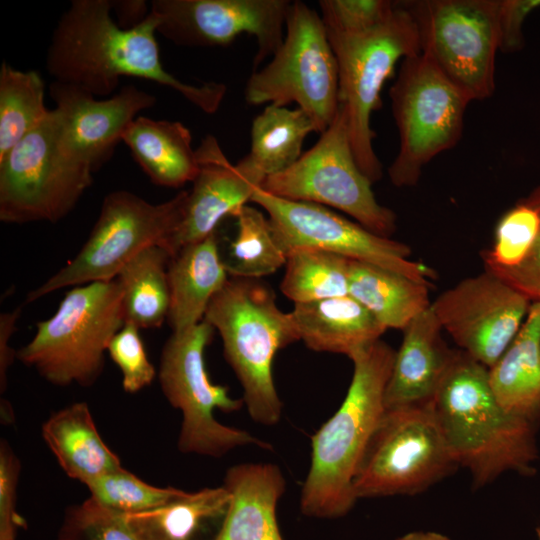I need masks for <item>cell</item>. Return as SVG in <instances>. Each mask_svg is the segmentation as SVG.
Returning a JSON list of instances; mask_svg holds the SVG:
<instances>
[{"mask_svg":"<svg viewBox=\"0 0 540 540\" xmlns=\"http://www.w3.org/2000/svg\"><path fill=\"white\" fill-rule=\"evenodd\" d=\"M109 0H73L54 29L46 67L55 81L96 96L111 94L122 76L143 78L174 89L205 113H215L225 84L185 83L163 67L155 35L158 17L150 10L139 25L124 29L111 16Z\"/></svg>","mask_w":540,"mask_h":540,"instance_id":"obj_1","label":"cell"},{"mask_svg":"<svg viewBox=\"0 0 540 540\" xmlns=\"http://www.w3.org/2000/svg\"><path fill=\"white\" fill-rule=\"evenodd\" d=\"M433 408L457 465L475 487L511 471L536 472V423L507 412L496 400L486 366L466 352L456 354L433 399Z\"/></svg>","mask_w":540,"mask_h":540,"instance_id":"obj_2","label":"cell"},{"mask_svg":"<svg viewBox=\"0 0 540 540\" xmlns=\"http://www.w3.org/2000/svg\"><path fill=\"white\" fill-rule=\"evenodd\" d=\"M395 355L379 339L350 358L354 371L344 401L311 438V463L300 493L303 515L339 518L357 501L354 479L385 411V390Z\"/></svg>","mask_w":540,"mask_h":540,"instance_id":"obj_3","label":"cell"},{"mask_svg":"<svg viewBox=\"0 0 540 540\" xmlns=\"http://www.w3.org/2000/svg\"><path fill=\"white\" fill-rule=\"evenodd\" d=\"M203 320L222 339L250 417L261 425H276L282 402L273 380V360L280 349L299 338L289 313L277 306L272 288L260 279L229 277Z\"/></svg>","mask_w":540,"mask_h":540,"instance_id":"obj_4","label":"cell"},{"mask_svg":"<svg viewBox=\"0 0 540 540\" xmlns=\"http://www.w3.org/2000/svg\"><path fill=\"white\" fill-rule=\"evenodd\" d=\"M124 323L117 278L75 286L49 319L36 324L16 358L53 385L88 387L101 375L108 345Z\"/></svg>","mask_w":540,"mask_h":540,"instance_id":"obj_5","label":"cell"},{"mask_svg":"<svg viewBox=\"0 0 540 540\" xmlns=\"http://www.w3.org/2000/svg\"><path fill=\"white\" fill-rule=\"evenodd\" d=\"M214 332L205 320L185 330L172 331L161 352V390L182 415L178 449L217 458L246 445L271 449L269 443L215 418V410L235 412L244 402L233 398L227 387L214 384L208 376L204 355Z\"/></svg>","mask_w":540,"mask_h":540,"instance_id":"obj_6","label":"cell"},{"mask_svg":"<svg viewBox=\"0 0 540 540\" xmlns=\"http://www.w3.org/2000/svg\"><path fill=\"white\" fill-rule=\"evenodd\" d=\"M384 24L362 33L327 32L339 75V105L344 109L358 166L374 183L382 177L374 151L372 113L381 105L380 93L399 60L421 53L419 35L409 12L399 2Z\"/></svg>","mask_w":540,"mask_h":540,"instance_id":"obj_7","label":"cell"},{"mask_svg":"<svg viewBox=\"0 0 540 540\" xmlns=\"http://www.w3.org/2000/svg\"><path fill=\"white\" fill-rule=\"evenodd\" d=\"M251 105L296 103L323 133L339 109V75L335 54L322 18L302 1L288 11L281 46L271 61L246 82Z\"/></svg>","mask_w":540,"mask_h":540,"instance_id":"obj_8","label":"cell"},{"mask_svg":"<svg viewBox=\"0 0 540 540\" xmlns=\"http://www.w3.org/2000/svg\"><path fill=\"white\" fill-rule=\"evenodd\" d=\"M187 194L181 191L159 204L125 190L108 194L78 254L30 291L26 302L68 286L113 280L144 249L153 245L164 247L182 220Z\"/></svg>","mask_w":540,"mask_h":540,"instance_id":"obj_9","label":"cell"},{"mask_svg":"<svg viewBox=\"0 0 540 540\" xmlns=\"http://www.w3.org/2000/svg\"><path fill=\"white\" fill-rule=\"evenodd\" d=\"M389 96L399 150L388 176L396 187H411L427 163L458 143L471 101L421 53L401 61Z\"/></svg>","mask_w":540,"mask_h":540,"instance_id":"obj_10","label":"cell"},{"mask_svg":"<svg viewBox=\"0 0 540 540\" xmlns=\"http://www.w3.org/2000/svg\"><path fill=\"white\" fill-rule=\"evenodd\" d=\"M399 4L417 27L421 54L470 101L495 90L499 0H415Z\"/></svg>","mask_w":540,"mask_h":540,"instance_id":"obj_11","label":"cell"},{"mask_svg":"<svg viewBox=\"0 0 540 540\" xmlns=\"http://www.w3.org/2000/svg\"><path fill=\"white\" fill-rule=\"evenodd\" d=\"M458 466L433 402L385 409L353 483L355 497L412 495Z\"/></svg>","mask_w":540,"mask_h":540,"instance_id":"obj_12","label":"cell"},{"mask_svg":"<svg viewBox=\"0 0 540 540\" xmlns=\"http://www.w3.org/2000/svg\"><path fill=\"white\" fill-rule=\"evenodd\" d=\"M93 169L59 140L54 110L0 159V220L57 222L93 182Z\"/></svg>","mask_w":540,"mask_h":540,"instance_id":"obj_13","label":"cell"},{"mask_svg":"<svg viewBox=\"0 0 540 540\" xmlns=\"http://www.w3.org/2000/svg\"><path fill=\"white\" fill-rule=\"evenodd\" d=\"M372 184L357 164L346 113L339 105L317 143L288 169L267 177L261 188L283 199L334 207L389 238L396 230V215L376 200Z\"/></svg>","mask_w":540,"mask_h":540,"instance_id":"obj_14","label":"cell"},{"mask_svg":"<svg viewBox=\"0 0 540 540\" xmlns=\"http://www.w3.org/2000/svg\"><path fill=\"white\" fill-rule=\"evenodd\" d=\"M250 202L268 214L274 237L286 256L298 248H318L430 286L431 270L409 259L408 245L377 235L325 206L283 199L261 187L256 188Z\"/></svg>","mask_w":540,"mask_h":540,"instance_id":"obj_15","label":"cell"},{"mask_svg":"<svg viewBox=\"0 0 540 540\" xmlns=\"http://www.w3.org/2000/svg\"><path fill=\"white\" fill-rule=\"evenodd\" d=\"M292 1L289 0H153L157 32L176 45L215 47L241 34L256 38L254 71L281 46Z\"/></svg>","mask_w":540,"mask_h":540,"instance_id":"obj_16","label":"cell"},{"mask_svg":"<svg viewBox=\"0 0 540 540\" xmlns=\"http://www.w3.org/2000/svg\"><path fill=\"white\" fill-rule=\"evenodd\" d=\"M531 303L485 270L444 291L431 308L460 350L490 368L518 334Z\"/></svg>","mask_w":540,"mask_h":540,"instance_id":"obj_17","label":"cell"},{"mask_svg":"<svg viewBox=\"0 0 540 540\" xmlns=\"http://www.w3.org/2000/svg\"><path fill=\"white\" fill-rule=\"evenodd\" d=\"M49 92L56 104L53 110L63 149L94 172L110 158L136 115L156 102L153 95L133 85L105 100L58 81L50 84Z\"/></svg>","mask_w":540,"mask_h":540,"instance_id":"obj_18","label":"cell"},{"mask_svg":"<svg viewBox=\"0 0 540 540\" xmlns=\"http://www.w3.org/2000/svg\"><path fill=\"white\" fill-rule=\"evenodd\" d=\"M196 152L198 174L187 194L182 220L164 245L171 256L215 233L225 217H236L261 187L237 163L231 164L214 136H206Z\"/></svg>","mask_w":540,"mask_h":540,"instance_id":"obj_19","label":"cell"},{"mask_svg":"<svg viewBox=\"0 0 540 540\" xmlns=\"http://www.w3.org/2000/svg\"><path fill=\"white\" fill-rule=\"evenodd\" d=\"M431 306L403 330L384 396L385 409L433 402L456 354L442 337Z\"/></svg>","mask_w":540,"mask_h":540,"instance_id":"obj_20","label":"cell"},{"mask_svg":"<svg viewBox=\"0 0 540 540\" xmlns=\"http://www.w3.org/2000/svg\"><path fill=\"white\" fill-rule=\"evenodd\" d=\"M223 486L230 503L213 540H283L276 510L286 481L277 465H234L226 471Z\"/></svg>","mask_w":540,"mask_h":540,"instance_id":"obj_21","label":"cell"},{"mask_svg":"<svg viewBox=\"0 0 540 540\" xmlns=\"http://www.w3.org/2000/svg\"><path fill=\"white\" fill-rule=\"evenodd\" d=\"M289 315L299 340L309 349L349 358L379 340L387 330L349 294L296 303Z\"/></svg>","mask_w":540,"mask_h":540,"instance_id":"obj_22","label":"cell"},{"mask_svg":"<svg viewBox=\"0 0 540 540\" xmlns=\"http://www.w3.org/2000/svg\"><path fill=\"white\" fill-rule=\"evenodd\" d=\"M170 307L168 322L172 331L200 323L216 293L229 279L221 259L216 232L184 246L171 257L168 267Z\"/></svg>","mask_w":540,"mask_h":540,"instance_id":"obj_23","label":"cell"},{"mask_svg":"<svg viewBox=\"0 0 540 540\" xmlns=\"http://www.w3.org/2000/svg\"><path fill=\"white\" fill-rule=\"evenodd\" d=\"M42 436L66 475L86 486L122 467L100 436L85 402L53 413L42 425Z\"/></svg>","mask_w":540,"mask_h":540,"instance_id":"obj_24","label":"cell"},{"mask_svg":"<svg viewBox=\"0 0 540 540\" xmlns=\"http://www.w3.org/2000/svg\"><path fill=\"white\" fill-rule=\"evenodd\" d=\"M122 141L156 185L178 188L193 182L198 174L192 136L181 122L139 116L127 127Z\"/></svg>","mask_w":540,"mask_h":540,"instance_id":"obj_25","label":"cell"},{"mask_svg":"<svg viewBox=\"0 0 540 540\" xmlns=\"http://www.w3.org/2000/svg\"><path fill=\"white\" fill-rule=\"evenodd\" d=\"M540 302H532L518 334L490 368L489 382L504 410L540 420Z\"/></svg>","mask_w":540,"mask_h":540,"instance_id":"obj_26","label":"cell"},{"mask_svg":"<svg viewBox=\"0 0 540 540\" xmlns=\"http://www.w3.org/2000/svg\"><path fill=\"white\" fill-rule=\"evenodd\" d=\"M230 503L222 485L184 492L160 507L123 514L139 540H202L212 526H221Z\"/></svg>","mask_w":540,"mask_h":540,"instance_id":"obj_27","label":"cell"},{"mask_svg":"<svg viewBox=\"0 0 540 540\" xmlns=\"http://www.w3.org/2000/svg\"><path fill=\"white\" fill-rule=\"evenodd\" d=\"M312 132H317V127L301 108L269 104L254 118L250 151L238 165L263 184L301 157L303 143Z\"/></svg>","mask_w":540,"mask_h":540,"instance_id":"obj_28","label":"cell"},{"mask_svg":"<svg viewBox=\"0 0 540 540\" xmlns=\"http://www.w3.org/2000/svg\"><path fill=\"white\" fill-rule=\"evenodd\" d=\"M429 285L371 263L351 260L349 295L386 328L404 330L431 306Z\"/></svg>","mask_w":540,"mask_h":540,"instance_id":"obj_29","label":"cell"},{"mask_svg":"<svg viewBox=\"0 0 540 540\" xmlns=\"http://www.w3.org/2000/svg\"><path fill=\"white\" fill-rule=\"evenodd\" d=\"M170 253L160 245L150 246L136 255L116 277L122 290L125 323L139 329L160 327L168 318Z\"/></svg>","mask_w":540,"mask_h":540,"instance_id":"obj_30","label":"cell"},{"mask_svg":"<svg viewBox=\"0 0 540 540\" xmlns=\"http://www.w3.org/2000/svg\"><path fill=\"white\" fill-rule=\"evenodd\" d=\"M45 84L37 71H21L5 61L0 67V159L38 127L50 111Z\"/></svg>","mask_w":540,"mask_h":540,"instance_id":"obj_31","label":"cell"},{"mask_svg":"<svg viewBox=\"0 0 540 540\" xmlns=\"http://www.w3.org/2000/svg\"><path fill=\"white\" fill-rule=\"evenodd\" d=\"M350 261L318 248L295 249L287 255L280 289L294 304L348 295Z\"/></svg>","mask_w":540,"mask_h":540,"instance_id":"obj_32","label":"cell"},{"mask_svg":"<svg viewBox=\"0 0 540 540\" xmlns=\"http://www.w3.org/2000/svg\"><path fill=\"white\" fill-rule=\"evenodd\" d=\"M235 218L237 233L224 261L229 277L260 279L285 265L287 256L260 210L246 204Z\"/></svg>","mask_w":540,"mask_h":540,"instance_id":"obj_33","label":"cell"},{"mask_svg":"<svg viewBox=\"0 0 540 540\" xmlns=\"http://www.w3.org/2000/svg\"><path fill=\"white\" fill-rule=\"evenodd\" d=\"M540 232V213L524 198L499 219L491 249L482 252L487 268L512 269L530 253Z\"/></svg>","mask_w":540,"mask_h":540,"instance_id":"obj_34","label":"cell"},{"mask_svg":"<svg viewBox=\"0 0 540 540\" xmlns=\"http://www.w3.org/2000/svg\"><path fill=\"white\" fill-rule=\"evenodd\" d=\"M87 487L91 498L123 514L160 507L185 492L174 487L150 485L123 467L98 478Z\"/></svg>","mask_w":540,"mask_h":540,"instance_id":"obj_35","label":"cell"},{"mask_svg":"<svg viewBox=\"0 0 540 540\" xmlns=\"http://www.w3.org/2000/svg\"><path fill=\"white\" fill-rule=\"evenodd\" d=\"M58 540H139L122 513L89 497L67 513Z\"/></svg>","mask_w":540,"mask_h":540,"instance_id":"obj_36","label":"cell"},{"mask_svg":"<svg viewBox=\"0 0 540 540\" xmlns=\"http://www.w3.org/2000/svg\"><path fill=\"white\" fill-rule=\"evenodd\" d=\"M320 16L327 32L362 33L390 19L396 5L388 0H320Z\"/></svg>","mask_w":540,"mask_h":540,"instance_id":"obj_37","label":"cell"},{"mask_svg":"<svg viewBox=\"0 0 540 540\" xmlns=\"http://www.w3.org/2000/svg\"><path fill=\"white\" fill-rule=\"evenodd\" d=\"M139 328L124 323L111 339L107 352L122 373V387L127 393H136L150 385L156 370L149 361Z\"/></svg>","mask_w":540,"mask_h":540,"instance_id":"obj_38","label":"cell"},{"mask_svg":"<svg viewBox=\"0 0 540 540\" xmlns=\"http://www.w3.org/2000/svg\"><path fill=\"white\" fill-rule=\"evenodd\" d=\"M20 461L4 440L0 445V540H15L24 519L16 511L17 485Z\"/></svg>","mask_w":540,"mask_h":540,"instance_id":"obj_39","label":"cell"},{"mask_svg":"<svg viewBox=\"0 0 540 540\" xmlns=\"http://www.w3.org/2000/svg\"><path fill=\"white\" fill-rule=\"evenodd\" d=\"M524 199L540 213V186ZM485 270L524 294L531 302H540V232L530 253L519 266L512 269L485 267Z\"/></svg>","mask_w":540,"mask_h":540,"instance_id":"obj_40","label":"cell"},{"mask_svg":"<svg viewBox=\"0 0 540 540\" xmlns=\"http://www.w3.org/2000/svg\"><path fill=\"white\" fill-rule=\"evenodd\" d=\"M540 7V0H499L500 50L519 51L524 45L522 27L528 15Z\"/></svg>","mask_w":540,"mask_h":540,"instance_id":"obj_41","label":"cell"},{"mask_svg":"<svg viewBox=\"0 0 540 540\" xmlns=\"http://www.w3.org/2000/svg\"><path fill=\"white\" fill-rule=\"evenodd\" d=\"M21 308L0 315V389L4 392L7 385V372L17 351L9 346V341L15 331L16 321L19 318Z\"/></svg>","mask_w":540,"mask_h":540,"instance_id":"obj_42","label":"cell"},{"mask_svg":"<svg viewBox=\"0 0 540 540\" xmlns=\"http://www.w3.org/2000/svg\"><path fill=\"white\" fill-rule=\"evenodd\" d=\"M112 11L117 16V24L124 29L135 27L142 23L150 14L146 1L118 0L111 1Z\"/></svg>","mask_w":540,"mask_h":540,"instance_id":"obj_43","label":"cell"},{"mask_svg":"<svg viewBox=\"0 0 540 540\" xmlns=\"http://www.w3.org/2000/svg\"><path fill=\"white\" fill-rule=\"evenodd\" d=\"M397 540H450L445 535L431 531H414L407 533Z\"/></svg>","mask_w":540,"mask_h":540,"instance_id":"obj_44","label":"cell"},{"mask_svg":"<svg viewBox=\"0 0 540 540\" xmlns=\"http://www.w3.org/2000/svg\"><path fill=\"white\" fill-rule=\"evenodd\" d=\"M537 539L540 540V524L536 528Z\"/></svg>","mask_w":540,"mask_h":540,"instance_id":"obj_45","label":"cell"},{"mask_svg":"<svg viewBox=\"0 0 540 540\" xmlns=\"http://www.w3.org/2000/svg\"><path fill=\"white\" fill-rule=\"evenodd\" d=\"M539 350H540V344H539Z\"/></svg>","mask_w":540,"mask_h":540,"instance_id":"obj_46","label":"cell"}]
</instances>
